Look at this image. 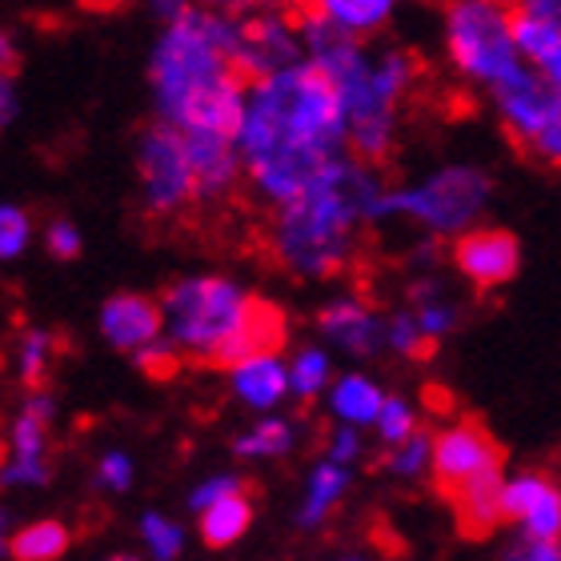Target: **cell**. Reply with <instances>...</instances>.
<instances>
[{
	"label": "cell",
	"mask_w": 561,
	"mask_h": 561,
	"mask_svg": "<svg viewBox=\"0 0 561 561\" xmlns=\"http://www.w3.org/2000/svg\"><path fill=\"white\" fill-rule=\"evenodd\" d=\"M514 4L517 16H526V21H541L558 28L561 33V0H510Z\"/></svg>",
	"instance_id": "cell-38"
},
{
	"label": "cell",
	"mask_w": 561,
	"mask_h": 561,
	"mask_svg": "<svg viewBox=\"0 0 561 561\" xmlns=\"http://www.w3.org/2000/svg\"><path fill=\"white\" fill-rule=\"evenodd\" d=\"M60 337L53 329L41 325H21L12 337V374L24 389H45L53 365H57Z\"/></svg>",
	"instance_id": "cell-23"
},
{
	"label": "cell",
	"mask_w": 561,
	"mask_h": 561,
	"mask_svg": "<svg viewBox=\"0 0 561 561\" xmlns=\"http://www.w3.org/2000/svg\"><path fill=\"white\" fill-rule=\"evenodd\" d=\"M133 173H137L140 209L152 221H173L193 205H201L197 164H193V145L181 129L152 121L133 145Z\"/></svg>",
	"instance_id": "cell-9"
},
{
	"label": "cell",
	"mask_w": 561,
	"mask_h": 561,
	"mask_svg": "<svg viewBox=\"0 0 561 561\" xmlns=\"http://www.w3.org/2000/svg\"><path fill=\"white\" fill-rule=\"evenodd\" d=\"M65 550H69V529L60 522H33L16 529L9 541L12 561H57Z\"/></svg>",
	"instance_id": "cell-28"
},
{
	"label": "cell",
	"mask_w": 561,
	"mask_h": 561,
	"mask_svg": "<svg viewBox=\"0 0 561 561\" xmlns=\"http://www.w3.org/2000/svg\"><path fill=\"white\" fill-rule=\"evenodd\" d=\"M377 437H381V445H401L410 442L413 433H417V410H413V401L405 398H386V405H381V417H377Z\"/></svg>",
	"instance_id": "cell-33"
},
{
	"label": "cell",
	"mask_w": 561,
	"mask_h": 561,
	"mask_svg": "<svg viewBox=\"0 0 561 561\" xmlns=\"http://www.w3.org/2000/svg\"><path fill=\"white\" fill-rule=\"evenodd\" d=\"M405 305L413 309L417 325L425 329L430 345H437V341H445L449 333H457L461 317H466L461 301H457L454 289H449V280L437 277V270L413 273L410 285H405Z\"/></svg>",
	"instance_id": "cell-19"
},
{
	"label": "cell",
	"mask_w": 561,
	"mask_h": 561,
	"mask_svg": "<svg viewBox=\"0 0 561 561\" xmlns=\"http://www.w3.org/2000/svg\"><path fill=\"white\" fill-rule=\"evenodd\" d=\"M325 457L329 461H341V466H353L357 457H362V433L357 425H341L325 437Z\"/></svg>",
	"instance_id": "cell-37"
},
{
	"label": "cell",
	"mask_w": 561,
	"mask_h": 561,
	"mask_svg": "<svg viewBox=\"0 0 561 561\" xmlns=\"http://www.w3.org/2000/svg\"><path fill=\"white\" fill-rule=\"evenodd\" d=\"M197 164L201 205H225L245 188V164L233 137H188Z\"/></svg>",
	"instance_id": "cell-18"
},
{
	"label": "cell",
	"mask_w": 561,
	"mask_h": 561,
	"mask_svg": "<svg viewBox=\"0 0 561 561\" xmlns=\"http://www.w3.org/2000/svg\"><path fill=\"white\" fill-rule=\"evenodd\" d=\"M502 514L522 529V538L561 541V481L550 473H517L505 481Z\"/></svg>",
	"instance_id": "cell-15"
},
{
	"label": "cell",
	"mask_w": 561,
	"mask_h": 561,
	"mask_svg": "<svg viewBox=\"0 0 561 561\" xmlns=\"http://www.w3.org/2000/svg\"><path fill=\"white\" fill-rule=\"evenodd\" d=\"M149 93L157 121L185 137H233L249 77L233 60L225 12L197 4L185 16L161 24L149 53Z\"/></svg>",
	"instance_id": "cell-3"
},
{
	"label": "cell",
	"mask_w": 561,
	"mask_h": 561,
	"mask_svg": "<svg viewBox=\"0 0 561 561\" xmlns=\"http://www.w3.org/2000/svg\"><path fill=\"white\" fill-rule=\"evenodd\" d=\"M237 490H245V481L241 478H233V473H217V478H205L197 485V490L188 493V510H209L213 502H221V497H229V493H237Z\"/></svg>",
	"instance_id": "cell-36"
},
{
	"label": "cell",
	"mask_w": 561,
	"mask_h": 561,
	"mask_svg": "<svg viewBox=\"0 0 561 561\" xmlns=\"http://www.w3.org/2000/svg\"><path fill=\"white\" fill-rule=\"evenodd\" d=\"M485 101L517 149L561 173V93L534 65L514 72Z\"/></svg>",
	"instance_id": "cell-10"
},
{
	"label": "cell",
	"mask_w": 561,
	"mask_h": 561,
	"mask_svg": "<svg viewBox=\"0 0 561 561\" xmlns=\"http://www.w3.org/2000/svg\"><path fill=\"white\" fill-rule=\"evenodd\" d=\"M229 45H233L237 69L249 81L270 77L305 60L301 12L289 9H253L241 16H229Z\"/></svg>",
	"instance_id": "cell-11"
},
{
	"label": "cell",
	"mask_w": 561,
	"mask_h": 561,
	"mask_svg": "<svg viewBox=\"0 0 561 561\" xmlns=\"http://www.w3.org/2000/svg\"><path fill=\"white\" fill-rule=\"evenodd\" d=\"M517 41H522V53H526L529 65L561 93V33L558 28L517 16Z\"/></svg>",
	"instance_id": "cell-26"
},
{
	"label": "cell",
	"mask_w": 561,
	"mask_h": 561,
	"mask_svg": "<svg viewBox=\"0 0 561 561\" xmlns=\"http://www.w3.org/2000/svg\"><path fill=\"white\" fill-rule=\"evenodd\" d=\"M437 36L445 69L478 96H490L529 65L510 0H442Z\"/></svg>",
	"instance_id": "cell-7"
},
{
	"label": "cell",
	"mask_w": 561,
	"mask_h": 561,
	"mask_svg": "<svg viewBox=\"0 0 561 561\" xmlns=\"http://www.w3.org/2000/svg\"><path fill=\"white\" fill-rule=\"evenodd\" d=\"M21 113V96H16V81H12V72L0 77V121L12 125V117Z\"/></svg>",
	"instance_id": "cell-41"
},
{
	"label": "cell",
	"mask_w": 561,
	"mask_h": 561,
	"mask_svg": "<svg viewBox=\"0 0 561 561\" xmlns=\"http://www.w3.org/2000/svg\"><path fill=\"white\" fill-rule=\"evenodd\" d=\"M201 538L205 546L213 550H225V546H233V541L245 538L249 522H253V497L249 490H237L221 502H213L209 510H201Z\"/></svg>",
	"instance_id": "cell-25"
},
{
	"label": "cell",
	"mask_w": 561,
	"mask_h": 561,
	"mask_svg": "<svg viewBox=\"0 0 561 561\" xmlns=\"http://www.w3.org/2000/svg\"><path fill=\"white\" fill-rule=\"evenodd\" d=\"M386 398L389 393H381V386H377L374 377L341 374L325 393V410L333 413V421H341V425H357V430H365V425H377Z\"/></svg>",
	"instance_id": "cell-21"
},
{
	"label": "cell",
	"mask_w": 561,
	"mask_h": 561,
	"mask_svg": "<svg viewBox=\"0 0 561 561\" xmlns=\"http://www.w3.org/2000/svg\"><path fill=\"white\" fill-rule=\"evenodd\" d=\"M164 337L185 362L221 365L285 345V313L225 273H188L161 293Z\"/></svg>",
	"instance_id": "cell-5"
},
{
	"label": "cell",
	"mask_w": 561,
	"mask_h": 561,
	"mask_svg": "<svg viewBox=\"0 0 561 561\" xmlns=\"http://www.w3.org/2000/svg\"><path fill=\"white\" fill-rule=\"evenodd\" d=\"M502 561H561V541H534L522 538Z\"/></svg>",
	"instance_id": "cell-39"
},
{
	"label": "cell",
	"mask_w": 561,
	"mask_h": 561,
	"mask_svg": "<svg viewBox=\"0 0 561 561\" xmlns=\"http://www.w3.org/2000/svg\"><path fill=\"white\" fill-rule=\"evenodd\" d=\"M233 140L245 164V193L261 209H280L301 197L333 157L350 152V125L333 81L297 60L249 81Z\"/></svg>",
	"instance_id": "cell-1"
},
{
	"label": "cell",
	"mask_w": 561,
	"mask_h": 561,
	"mask_svg": "<svg viewBox=\"0 0 561 561\" xmlns=\"http://www.w3.org/2000/svg\"><path fill=\"white\" fill-rule=\"evenodd\" d=\"M493 201V176L478 161H442L430 173L393 185L389 181L377 229L405 225L413 233L433 237V241H454L481 225Z\"/></svg>",
	"instance_id": "cell-6"
},
{
	"label": "cell",
	"mask_w": 561,
	"mask_h": 561,
	"mask_svg": "<svg viewBox=\"0 0 561 561\" xmlns=\"http://www.w3.org/2000/svg\"><path fill=\"white\" fill-rule=\"evenodd\" d=\"M305 60L325 72L345 105L350 152L386 164L401 145L405 108L421 84V60L401 45H377L333 28L317 12H301Z\"/></svg>",
	"instance_id": "cell-4"
},
{
	"label": "cell",
	"mask_w": 561,
	"mask_h": 561,
	"mask_svg": "<svg viewBox=\"0 0 561 561\" xmlns=\"http://www.w3.org/2000/svg\"><path fill=\"white\" fill-rule=\"evenodd\" d=\"M386 473L398 481H425L433 478V437L430 433H413L410 442L389 445L386 449Z\"/></svg>",
	"instance_id": "cell-29"
},
{
	"label": "cell",
	"mask_w": 561,
	"mask_h": 561,
	"mask_svg": "<svg viewBox=\"0 0 561 561\" xmlns=\"http://www.w3.org/2000/svg\"><path fill=\"white\" fill-rule=\"evenodd\" d=\"M317 333L345 357H377L386 350V313L365 293L341 289L317 309Z\"/></svg>",
	"instance_id": "cell-13"
},
{
	"label": "cell",
	"mask_w": 561,
	"mask_h": 561,
	"mask_svg": "<svg viewBox=\"0 0 561 561\" xmlns=\"http://www.w3.org/2000/svg\"><path fill=\"white\" fill-rule=\"evenodd\" d=\"M389 181L381 164L341 152L317 181L289 205L270 209L265 253L280 273L297 280H333L357 265L365 229H377V213Z\"/></svg>",
	"instance_id": "cell-2"
},
{
	"label": "cell",
	"mask_w": 561,
	"mask_h": 561,
	"mask_svg": "<svg viewBox=\"0 0 561 561\" xmlns=\"http://www.w3.org/2000/svg\"><path fill=\"white\" fill-rule=\"evenodd\" d=\"M105 561H137L133 553H113V558H105Z\"/></svg>",
	"instance_id": "cell-44"
},
{
	"label": "cell",
	"mask_w": 561,
	"mask_h": 561,
	"mask_svg": "<svg viewBox=\"0 0 561 561\" xmlns=\"http://www.w3.org/2000/svg\"><path fill=\"white\" fill-rule=\"evenodd\" d=\"M301 442V425L280 413H265L261 421H253L249 430H241L233 437L237 457L245 461H273V457H289Z\"/></svg>",
	"instance_id": "cell-24"
},
{
	"label": "cell",
	"mask_w": 561,
	"mask_h": 561,
	"mask_svg": "<svg viewBox=\"0 0 561 561\" xmlns=\"http://www.w3.org/2000/svg\"><path fill=\"white\" fill-rule=\"evenodd\" d=\"M33 217L21 209V205H0V257L4 261H16L28 253L33 245Z\"/></svg>",
	"instance_id": "cell-32"
},
{
	"label": "cell",
	"mask_w": 561,
	"mask_h": 561,
	"mask_svg": "<svg viewBox=\"0 0 561 561\" xmlns=\"http://www.w3.org/2000/svg\"><path fill=\"white\" fill-rule=\"evenodd\" d=\"M449 265L457 270V277L473 285L481 293H493L510 285L522 270V245L510 229L497 225H473L469 233L449 241Z\"/></svg>",
	"instance_id": "cell-12"
},
{
	"label": "cell",
	"mask_w": 561,
	"mask_h": 561,
	"mask_svg": "<svg viewBox=\"0 0 561 561\" xmlns=\"http://www.w3.org/2000/svg\"><path fill=\"white\" fill-rule=\"evenodd\" d=\"M289 381H293V398L313 401L321 393H329L333 386V362H329V350L321 345H301V350L289 357Z\"/></svg>",
	"instance_id": "cell-27"
},
{
	"label": "cell",
	"mask_w": 561,
	"mask_h": 561,
	"mask_svg": "<svg viewBox=\"0 0 561 561\" xmlns=\"http://www.w3.org/2000/svg\"><path fill=\"white\" fill-rule=\"evenodd\" d=\"M140 541H145V550L152 553V561H173V558H181V550H185V534H181V526L161 514L140 517Z\"/></svg>",
	"instance_id": "cell-31"
},
{
	"label": "cell",
	"mask_w": 561,
	"mask_h": 561,
	"mask_svg": "<svg viewBox=\"0 0 561 561\" xmlns=\"http://www.w3.org/2000/svg\"><path fill=\"white\" fill-rule=\"evenodd\" d=\"M401 4L405 0H313L309 12H317L321 21H329L341 33L377 41L381 33H389V24L398 21Z\"/></svg>",
	"instance_id": "cell-20"
},
{
	"label": "cell",
	"mask_w": 561,
	"mask_h": 561,
	"mask_svg": "<svg viewBox=\"0 0 561 561\" xmlns=\"http://www.w3.org/2000/svg\"><path fill=\"white\" fill-rule=\"evenodd\" d=\"M197 4H201V0H145V9H149L161 24L176 21V16H185V12H193Z\"/></svg>",
	"instance_id": "cell-40"
},
{
	"label": "cell",
	"mask_w": 561,
	"mask_h": 561,
	"mask_svg": "<svg viewBox=\"0 0 561 561\" xmlns=\"http://www.w3.org/2000/svg\"><path fill=\"white\" fill-rule=\"evenodd\" d=\"M386 350L398 353L401 362H417V357H425V353L433 350L410 305H401V309L386 313Z\"/></svg>",
	"instance_id": "cell-30"
},
{
	"label": "cell",
	"mask_w": 561,
	"mask_h": 561,
	"mask_svg": "<svg viewBox=\"0 0 561 561\" xmlns=\"http://www.w3.org/2000/svg\"><path fill=\"white\" fill-rule=\"evenodd\" d=\"M48 425H53V398L45 389H28L9 425V466H4L9 485L48 481Z\"/></svg>",
	"instance_id": "cell-14"
},
{
	"label": "cell",
	"mask_w": 561,
	"mask_h": 561,
	"mask_svg": "<svg viewBox=\"0 0 561 561\" xmlns=\"http://www.w3.org/2000/svg\"><path fill=\"white\" fill-rule=\"evenodd\" d=\"M96 481H101V490L108 493H125L133 485V457L121 454V449H108L101 457V466H96Z\"/></svg>",
	"instance_id": "cell-35"
},
{
	"label": "cell",
	"mask_w": 561,
	"mask_h": 561,
	"mask_svg": "<svg viewBox=\"0 0 561 561\" xmlns=\"http://www.w3.org/2000/svg\"><path fill=\"white\" fill-rule=\"evenodd\" d=\"M350 490V466H341V461H317L309 469V481H305V497H301V510H297V526L301 529H321L329 517L337 514L341 497Z\"/></svg>",
	"instance_id": "cell-22"
},
{
	"label": "cell",
	"mask_w": 561,
	"mask_h": 561,
	"mask_svg": "<svg viewBox=\"0 0 561 561\" xmlns=\"http://www.w3.org/2000/svg\"><path fill=\"white\" fill-rule=\"evenodd\" d=\"M225 374H229V393L249 410L273 413L293 393L289 357H280V350L249 353V357L229 365Z\"/></svg>",
	"instance_id": "cell-17"
},
{
	"label": "cell",
	"mask_w": 561,
	"mask_h": 561,
	"mask_svg": "<svg viewBox=\"0 0 561 561\" xmlns=\"http://www.w3.org/2000/svg\"><path fill=\"white\" fill-rule=\"evenodd\" d=\"M341 561H369V558H357V553H350V558H341Z\"/></svg>",
	"instance_id": "cell-45"
},
{
	"label": "cell",
	"mask_w": 561,
	"mask_h": 561,
	"mask_svg": "<svg viewBox=\"0 0 561 561\" xmlns=\"http://www.w3.org/2000/svg\"><path fill=\"white\" fill-rule=\"evenodd\" d=\"M77 4H84V9H93V12H113V9H121L125 0H77Z\"/></svg>",
	"instance_id": "cell-43"
},
{
	"label": "cell",
	"mask_w": 561,
	"mask_h": 561,
	"mask_svg": "<svg viewBox=\"0 0 561 561\" xmlns=\"http://www.w3.org/2000/svg\"><path fill=\"white\" fill-rule=\"evenodd\" d=\"M433 485L457 510L469 538L490 534L502 514V449L478 421H449L433 433Z\"/></svg>",
	"instance_id": "cell-8"
},
{
	"label": "cell",
	"mask_w": 561,
	"mask_h": 561,
	"mask_svg": "<svg viewBox=\"0 0 561 561\" xmlns=\"http://www.w3.org/2000/svg\"><path fill=\"white\" fill-rule=\"evenodd\" d=\"M96 325L113 350L137 357L140 350H149L164 337V309L161 301H152L145 293H117L101 305Z\"/></svg>",
	"instance_id": "cell-16"
},
{
	"label": "cell",
	"mask_w": 561,
	"mask_h": 561,
	"mask_svg": "<svg viewBox=\"0 0 561 561\" xmlns=\"http://www.w3.org/2000/svg\"><path fill=\"white\" fill-rule=\"evenodd\" d=\"M313 0H249V12L253 9H289V12H305Z\"/></svg>",
	"instance_id": "cell-42"
},
{
	"label": "cell",
	"mask_w": 561,
	"mask_h": 561,
	"mask_svg": "<svg viewBox=\"0 0 561 561\" xmlns=\"http://www.w3.org/2000/svg\"><path fill=\"white\" fill-rule=\"evenodd\" d=\"M81 229L72 221H65V217H57V221H48L45 225V249L53 253L57 261H72V257H81Z\"/></svg>",
	"instance_id": "cell-34"
}]
</instances>
